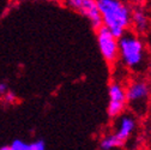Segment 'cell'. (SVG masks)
Returning a JSON list of instances; mask_svg holds the SVG:
<instances>
[{
	"instance_id": "cell-1",
	"label": "cell",
	"mask_w": 151,
	"mask_h": 150,
	"mask_svg": "<svg viewBox=\"0 0 151 150\" xmlns=\"http://www.w3.org/2000/svg\"><path fill=\"white\" fill-rule=\"evenodd\" d=\"M102 25L115 37L122 36L131 27L132 9L122 0H96Z\"/></svg>"
},
{
	"instance_id": "cell-2",
	"label": "cell",
	"mask_w": 151,
	"mask_h": 150,
	"mask_svg": "<svg viewBox=\"0 0 151 150\" xmlns=\"http://www.w3.org/2000/svg\"><path fill=\"white\" fill-rule=\"evenodd\" d=\"M119 59L122 65L129 70H142L145 59V45L136 31L127 30L119 37Z\"/></svg>"
},
{
	"instance_id": "cell-3",
	"label": "cell",
	"mask_w": 151,
	"mask_h": 150,
	"mask_svg": "<svg viewBox=\"0 0 151 150\" xmlns=\"http://www.w3.org/2000/svg\"><path fill=\"white\" fill-rule=\"evenodd\" d=\"M96 30L97 46L101 55L108 64H115L119 59V39L103 25Z\"/></svg>"
},
{
	"instance_id": "cell-4",
	"label": "cell",
	"mask_w": 151,
	"mask_h": 150,
	"mask_svg": "<svg viewBox=\"0 0 151 150\" xmlns=\"http://www.w3.org/2000/svg\"><path fill=\"white\" fill-rule=\"evenodd\" d=\"M126 89L127 103L136 112L142 113L143 108L146 107L150 97V87L143 81H134L128 84Z\"/></svg>"
},
{
	"instance_id": "cell-5",
	"label": "cell",
	"mask_w": 151,
	"mask_h": 150,
	"mask_svg": "<svg viewBox=\"0 0 151 150\" xmlns=\"http://www.w3.org/2000/svg\"><path fill=\"white\" fill-rule=\"evenodd\" d=\"M127 105L126 89L120 82H111L108 88V115L116 119L125 112Z\"/></svg>"
},
{
	"instance_id": "cell-6",
	"label": "cell",
	"mask_w": 151,
	"mask_h": 150,
	"mask_svg": "<svg viewBox=\"0 0 151 150\" xmlns=\"http://www.w3.org/2000/svg\"><path fill=\"white\" fill-rule=\"evenodd\" d=\"M67 5L76 12L84 16L92 28L99 29L102 25L101 14L96 0H67Z\"/></svg>"
},
{
	"instance_id": "cell-7",
	"label": "cell",
	"mask_w": 151,
	"mask_h": 150,
	"mask_svg": "<svg viewBox=\"0 0 151 150\" xmlns=\"http://www.w3.org/2000/svg\"><path fill=\"white\" fill-rule=\"evenodd\" d=\"M137 127V121L134 119L133 115L131 114H120L118 117V123H116V127L115 131L113 132L114 135L122 144H125V142L134 133Z\"/></svg>"
},
{
	"instance_id": "cell-8",
	"label": "cell",
	"mask_w": 151,
	"mask_h": 150,
	"mask_svg": "<svg viewBox=\"0 0 151 150\" xmlns=\"http://www.w3.org/2000/svg\"><path fill=\"white\" fill-rule=\"evenodd\" d=\"M131 27H133L137 34H143L150 28V18L146 11L142 7H137L131 12Z\"/></svg>"
},
{
	"instance_id": "cell-9",
	"label": "cell",
	"mask_w": 151,
	"mask_h": 150,
	"mask_svg": "<svg viewBox=\"0 0 151 150\" xmlns=\"http://www.w3.org/2000/svg\"><path fill=\"white\" fill-rule=\"evenodd\" d=\"M124 144L114 136V135H107L104 136L101 142H100V148L103 149V150H111V149H116V148H120Z\"/></svg>"
},
{
	"instance_id": "cell-10",
	"label": "cell",
	"mask_w": 151,
	"mask_h": 150,
	"mask_svg": "<svg viewBox=\"0 0 151 150\" xmlns=\"http://www.w3.org/2000/svg\"><path fill=\"white\" fill-rule=\"evenodd\" d=\"M10 150H30V143L22 139H14L10 145Z\"/></svg>"
},
{
	"instance_id": "cell-11",
	"label": "cell",
	"mask_w": 151,
	"mask_h": 150,
	"mask_svg": "<svg viewBox=\"0 0 151 150\" xmlns=\"http://www.w3.org/2000/svg\"><path fill=\"white\" fill-rule=\"evenodd\" d=\"M45 149H46V142L42 139H37L30 143V150H45Z\"/></svg>"
},
{
	"instance_id": "cell-12",
	"label": "cell",
	"mask_w": 151,
	"mask_h": 150,
	"mask_svg": "<svg viewBox=\"0 0 151 150\" xmlns=\"http://www.w3.org/2000/svg\"><path fill=\"white\" fill-rule=\"evenodd\" d=\"M6 91H7V84L1 83L0 84V94H6Z\"/></svg>"
},
{
	"instance_id": "cell-13",
	"label": "cell",
	"mask_w": 151,
	"mask_h": 150,
	"mask_svg": "<svg viewBox=\"0 0 151 150\" xmlns=\"http://www.w3.org/2000/svg\"><path fill=\"white\" fill-rule=\"evenodd\" d=\"M0 150H10V145H5V146H1Z\"/></svg>"
}]
</instances>
